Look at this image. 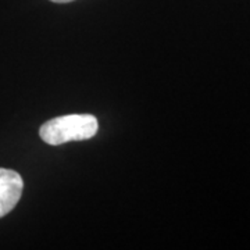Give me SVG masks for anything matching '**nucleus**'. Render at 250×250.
Returning a JSON list of instances; mask_svg holds the SVG:
<instances>
[{
	"mask_svg": "<svg viewBox=\"0 0 250 250\" xmlns=\"http://www.w3.org/2000/svg\"><path fill=\"white\" fill-rule=\"evenodd\" d=\"M98 132V120L92 114H70L46 121L41 126L42 141L52 146L67 142L86 141Z\"/></svg>",
	"mask_w": 250,
	"mask_h": 250,
	"instance_id": "nucleus-1",
	"label": "nucleus"
},
{
	"mask_svg": "<svg viewBox=\"0 0 250 250\" xmlns=\"http://www.w3.org/2000/svg\"><path fill=\"white\" fill-rule=\"evenodd\" d=\"M24 189V181L17 171L0 168V218L17 206Z\"/></svg>",
	"mask_w": 250,
	"mask_h": 250,
	"instance_id": "nucleus-2",
	"label": "nucleus"
},
{
	"mask_svg": "<svg viewBox=\"0 0 250 250\" xmlns=\"http://www.w3.org/2000/svg\"><path fill=\"white\" fill-rule=\"evenodd\" d=\"M53 3H70V1H74V0H50Z\"/></svg>",
	"mask_w": 250,
	"mask_h": 250,
	"instance_id": "nucleus-3",
	"label": "nucleus"
}]
</instances>
